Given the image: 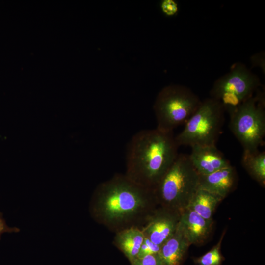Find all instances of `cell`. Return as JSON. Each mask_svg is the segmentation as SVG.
<instances>
[{
  "instance_id": "1",
  "label": "cell",
  "mask_w": 265,
  "mask_h": 265,
  "mask_svg": "<svg viewBox=\"0 0 265 265\" xmlns=\"http://www.w3.org/2000/svg\"><path fill=\"white\" fill-rule=\"evenodd\" d=\"M158 205L153 190L117 174L100 184L92 196L90 212L97 223L115 233L141 227Z\"/></svg>"
},
{
  "instance_id": "2",
  "label": "cell",
  "mask_w": 265,
  "mask_h": 265,
  "mask_svg": "<svg viewBox=\"0 0 265 265\" xmlns=\"http://www.w3.org/2000/svg\"><path fill=\"white\" fill-rule=\"evenodd\" d=\"M179 147L173 132L157 128L140 131L128 144L124 174L153 190L178 156Z\"/></svg>"
},
{
  "instance_id": "3",
  "label": "cell",
  "mask_w": 265,
  "mask_h": 265,
  "mask_svg": "<svg viewBox=\"0 0 265 265\" xmlns=\"http://www.w3.org/2000/svg\"><path fill=\"white\" fill-rule=\"evenodd\" d=\"M199 183V175L188 155L179 153L153 189L158 206L181 213L187 207Z\"/></svg>"
},
{
  "instance_id": "4",
  "label": "cell",
  "mask_w": 265,
  "mask_h": 265,
  "mask_svg": "<svg viewBox=\"0 0 265 265\" xmlns=\"http://www.w3.org/2000/svg\"><path fill=\"white\" fill-rule=\"evenodd\" d=\"M201 102L199 97L185 85L170 84L164 87L157 95L153 106L156 128L173 132L188 120Z\"/></svg>"
},
{
  "instance_id": "5",
  "label": "cell",
  "mask_w": 265,
  "mask_h": 265,
  "mask_svg": "<svg viewBox=\"0 0 265 265\" xmlns=\"http://www.w3.org/2000/svg\"><path fill=\"white\" fill-rule=\"evenodd\" d=\"M265 100L259 89L230 115L229 127L243 150L256 151L265 135Z\"/></svg>"
},
{
  "instance_id": "6",
  "label": "cell",
  "mask_w": 265,
  "mask_h": 265,
  "mask_svg": "<svg viewBox=\"0 0 265 265\" xmlns=\"http://www.w3.org/2000/svg\"><path fill=\"white\" fill-rule=\"evenodd\" d=\"M221 104L211 97L205 99L175 136L179 146L216 144L224 122Z\"/></svg>"
},
{
  "instance_id": "7",
  "label": "cell",
  "mask_w": 265,
  "mask_h": 265,
  "mask_svg": "<svg viewBox=\"0 0 265 265\" xmlns=\"http://www.w3.org/2000/svg\"><path fill=\"white\" fill-rule=\"evenodd\" d=\"M260 86L259 78L245 64L238 62L215 81L210 97L218 101L225 111L230 114L252 97Z\"/></svg>"
},
{
  "instance_id": "8",
  "label": "cell",
  "mask_w": 265,
  "mask_h": 265,
  "mask_svg": "<svg viewBox=\"0 0 265 265\" xmlns=\"http://www.w3.org/2000/svg\"><path fill=\"white\" fill-rule=\"evenodd\" d=\"M180 212L158 206L140 228L145 238L160 246L176 231Z\"/></svg>"
},
{
  "instance_id": "9",
  "label": "cell",
  "mask_w": 265,
  "mask_h": 265,
  "mask_svg": "<svg viewBox=\"0 0 265 265\" xmlns=\"http://www.w3.org/2000/svg\"><path fill=\"white\" fill-rule=\"evenodd\" d=\"M191 147L189 159L199 175H208L231 165L216 144L194 145Z\"/></svg>"
},
{
  "instance_id": "10",
  "label": "cell",
  "mask_w": 265,
  "mask_h": 265,
  "mask_svg": "<svg viewBox=\"0 0 265 265\" xmlns=\"http://www.w3.org/2000/svg\"><path fill=\"white\" fill-rule=\"evenodd\" d=\"M212 219H206L186 208L180 213L179 225L190 243L200 245L208 238L213 227Z\"/></svg>"
},
{
  "instance_id": "11",
  "label": "cell",
  "mask_w": 265,
  "mask_h": 265,
  "mask_svg": "<svg viewBox=\"0 0 265 265\" xmlns=\"http://www.w3.org/2000/svg\"><path fill=\"white\" fill-rule=\"evenodd\" d=\"M238 176L232 165L206 175H199V188L217 195L223 199L235 187Z\"/></svg>"
},
{
  "instance_id": "12",
  "label": "cell",
  "mask_w": 265,
  "mask_h": 265,
  "mask_svg": "<svg viewBox=\"0 0 265 265\" xmlns=\"http://www.w3.org/2000/svg\"><path fill=\"white\" fill-rule=\"evenodd\" d=\"M191 245L183 230L179 226L173 235L161 246L159 254L164 265H180Z\"/></svg>"
},
{
  "instance_id": "13",
  "label": "cell",
  "mask_w": 265,
  "mask_h": 265,
  "mask_svg": "<svg viewBox=\"0 0 265 265\" xmlns=\"http://www.w3.org/2000/svg\"><path fill=\"white\" fill-rule=\"evenodd\" d=\"M144 239L141 228L134 226L116 232L113 244L132 263L137 258Z\"/></svg>"
},
{
  "instance_id": "14",
  "label": "cell",
  "mask_w": 265,
  "mask_h": 265,
  "mask_svg": "<svg viewBox=\"0 0 265 265\" xmlns=\"http://www.w3.org/2000/svg\"><path fill=\"white\" fill-rule=\"evenodd\" d=\"M223 199L205 189L198 188L187 208L206 219H212L217 205Z\"/></svg>"
},
{
  "instance_id": "15",
  "label": "cell",
  "mask_w": 265,
  "mask_h": 265,
  "mask_svg": "<svg viewBox=\"0 0 265 265\" xmlns=\"http://www.w3.org/2000/svg\"><path fill=\"white\" fill-rule=\"evenodd\" d=\"M241 164L247 172L262 186L265 184V152L259 150H243Z\"/></svg>"
},
{
  "instance_id": "16",
  "label": "cell",
  "mask_w": 265,
  "mask_h": 265,
  "mask_svg": "<svg viewBox=\"0 0 265 265\" xmlns=\"http://www.w3.org/2000/svg\"><path fill=\"white\" fill-rule=\"evenodd\" d=\"M224 235L223 232L218 242L210 250L202 256L194 259L196 265H221L222 262L224 260L220 251Z\"/></svg>"
},
{
  "instance_id": "17",
  "label": "cell",
  "mask_w": 265,
  "mask_h": 265,
  "mask_svg": "<svg viewBox=\"0 0 265 265\" xmlns=\"http://www.w3.org/2000/svg\"><path fill=\"white\" fill-rule=\"evenodd\" d=\"M131 264V265H164L159 253L137 258Z\"/></svg>"
},
{
  "instance_id": "18",
  "label": "cell",
  "mask_w": 265,
  "mask_h": 265,
  "mask_svg": "<svg viewBox=\"0 0 265 265\" xmlns=\"http://www.w3.org/2000/svg\"><path fill=\"white\" fill-rule=\"evenodd\" d=\"M160 248V246L155 244L145 237L137 258H141L147 255L158 254L159 252Z\"/></svg>"
},
{
  "instance_id": "19",
  "label": "cell",
  "mask_w": 265,
  "mask_h": 265,
  "mask_svg": "<svg viewBox=\"0 0 265 265\" xmlns=\"http://www.w3.org/2000/svg\"><path fill=\"white\" fill-rule=\"evenodd\" d=\"M160 6L162 13L168 17L176 15L179 11L178 3L174 0H162Z\"/></svg>"
},
{
  "instance_id": "20",
  "label": "cell",
  "mask_w": 265,
  "mask_h": 265,
  "mask_svg": "<svg viewBox=\"0 0 265 265\" xmlns=\"http://www.w3.org/2000/svg\"><path fill=\"white\" fill-rule=\"evenodd\" d=\"M20 231V229L16 227H9L6 223L3 218L2 213L0 212V240L1 235L4 233H17Z\"/></svg>"
},
{
  "instance_id": "21",
  "label": "cell",
  "mask_w": 265,
  "mask_h": 265,
  "mask_svg": "<svg viewBox=\"0 0 265 265\" xmlns=\"http://www.w3.org/2000/svg\"><path fill=\"white\" fill-rule=\"evenodd\" d=\"M253 65L259 67L265 72V53L263 52L255 54L251 57Z\"/></svg>"
}]
</instances>
